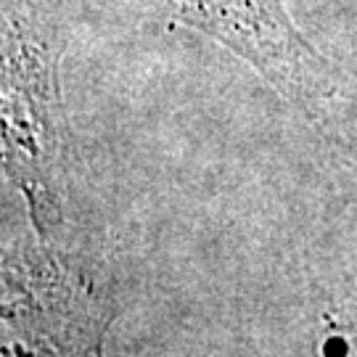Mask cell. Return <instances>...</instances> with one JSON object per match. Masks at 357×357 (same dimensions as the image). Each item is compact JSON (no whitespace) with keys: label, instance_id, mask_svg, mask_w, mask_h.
I'll list each match as a JSON object with an SVG mask.
<instances>
[{"label":"cell","instance_id":"cell-1","mask_svg":"<svg viewBox=\"0 0 357 357\" xmlns=\"http://www.w3.org/2000/svg\"><path fill=\"white\" fill-rule=\"evenodd\" d=\"M69 16V0H3V172L24 199L29 228L45 241L85 236L77 220L75 149L61 93Z\"/></svg>","mask_w":357,"mask_h":357},{"label":"cell","instance_id":"cell-2","mask_svg":"<svg viewBox=\"0 0 357 357\" xmlns=\"http://www.w3.org/2000/svg\"><path fill=\"white\" fill-rule=\"evenodd\" d=\"M114 318L116 283L88 233L6 243L0 357H98Z\"/></svg>","mask_w":357,"mask_h":357},{"label":"cell","instance_id":"cell-3","mask_svg":"<svg viewBox=\"0 0 357 357\" xmlns=\"http://www.w3.org/2000/svg\"><path fill=\"white\" fill-rule=\"evenodd\" d=\"M143 22L172 24L222 45L281 98L318 112L339 96L336 66L305 38L286 0H112Z\"/></svg>","mask_w":357,"mask_h":357},{"label":"cell","instance_id":"cell-4","mask_svg":"<svg viewBox=\"0 0 357 357\" xmlns=\"http://www.w3.org/2000/svg\"><path fill=\"white\" fill-rule=\"evenodd\" d=\"M98 357H103V355H98Z\"/></svg>","mask_w":357,"mask_h":357}]
</instances>
